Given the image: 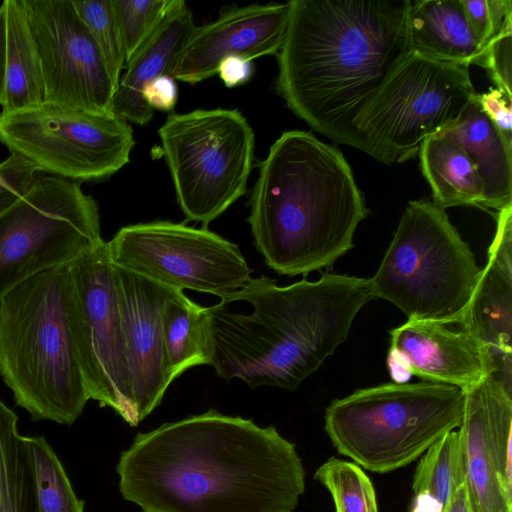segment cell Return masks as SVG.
Wrapping results in <instances>:
<instances>
[{"label": "cell", "mask_w": 512, "mask_h": 512, "mask_svg": "<svg viewBox=\"0 0 512 512\" xmlns=\"http://www.w3.org/2000/svg\"><path fill=\"white\" fill-rule=\"evenodd\" d=\"M116 471L142 512H293L305 491L295 444L215 409L138 433Z\"/></svg>", "instance_id": "obj_1"}, {"label": "cell", "mask_w": 512, "mask_h": 512, "mask_svg": "<svg viewBox=\"0 0 512 512\" xmlns=\"http://www.w3.org/2000/svg\"><path fill=\"white\" fill-rule=\"evenodd\" d=\"M410 0H292L277 54L288 108L334 142L357 148L353 122L411 52Z\"/></svg>", "instance_id": "obj_2"}, {"label": "cell", "mask_w": 512, "mask_h": 512, "mask_svg": "<svg viewBox=\"0 0 512 512\" xmlns=\"http://www.w3.org/2000/svg\"><path fill=\"white\" fill-rule=\"evenodd\" d=\"M370 280L324 273L287 286L267 276L206 307L211 364L227 381L293 391L344 343L358 312L374 299Z\"/></svg>", "instance_id": "obj_3"}, {"label": "cell", "mask_w": 512, "mask_h": 512, "mask_svg": "<svg viewBox=\"0 0 512 512\" xmlns=\"http://www.w3.org/2000/svg\"><path fill=\"white\" fill-rule=\"evenodd\" d=\"M367 214L341 151L310 132L291 130L260 164L247 222L265 263L293 277L331 269L353 247Z\"/></svg>", "instance_id": "obj_4"}, {"label": "cell", "mask_w": 512, "mask_h": 512, "mask_svg": "<svg viewBox=\"0 0 512 512\" xmlns=\"http://www.w3.org/2000/svg\"><path fill=\"white\" fill-rule=\"evenodd\" d=\"M69 265L27 279L0 302L1 378L33 421L63 425H72L90 400Z\"/></svg>", "instance_id": "obj_5"}, {"label": "cell", "mask_w": 512, "mask_h": 512, "mask_svg": "<svg viewBox=\"0 0 512 512\" xmlns=\"http://www.w3.org/2000/svg\"><path fill=\"white\" fill-rule=\"evenodd\" d=\"M463 411L464 392L456 386L391 382L333 400L324 429L339 454L382 474L412 463L458 430Z\"/></svg>", "instance_id": "obj_6"}, {"label": "cell", "mask_w": 512, "mask_h": 512, "mask_svg": "<svg viewBox=\"0 0 512 512\" xmlns=\"http://www.w3.org/2000/svg\"><path fill=\"white\" fill-rule=\"evenodd\" d=\"M481 269L445 210L408 203L370 284L408 320L460 324Z\"/></svg>", "instance_id": "obj_7"}, {"label": "cell", "mask_w": 512, "mask_h": 512, "mask_svg": "<svg viewBox=\"0 0 512 512\" xmlns=\"http://www.w3.org/2000/svg\"><path fill=\"white\" fill-rule=\"evenodd\" d=\"M469 65L410 52L353 122L357 149L385 163L413 158L475 96Z\"/></svg>", "instance_id": "obj_8"}, {"label": "cell", "mask_w": 512, "mask_h": 512, "mask_svg": "<svg viewBox=\"0 0 512 512\" xmlns=\"http://www.w3.org/2000/svg\"><path fill=\"white\" fill-rule=\"evenodd\" d=\"M158 134L178 204L188 221L207 225L246 192L255 136L238 110L172 113Z\"/></svg>", "instance_id": "obj_9"}, {"label": "cell", "mask_w": 512, "mask_h": 512, "mask_svg": "<svg viewBox=\"0 0 512 512\" xmlns=\"http://www.w3.org/2000/svg\"><path fill=\"white\" fill-rule=\"evenodd\" d=\"M104 242L97 202L77 181L36 176L0 215V302L27 279L67 266Z\"/></svg>", "instance_id": "obj_10"}, {"label": "cell", "mask_w": 512, "mask_h": 512, "mask_svg": "<svg viewBox=\"0 0 512 512\" xmlns=\"http://www.w3.org/2000/svg\"><path fill=\"white\" fill-rule=\"evenodd\" d=\"M0 142L35 169L74 180L111 176L125 166L135 145L132 127L102 116L43 103L0 114Z\"/></svg>", "instance_id": "obj_11"}, {"label": "cell", "mask_w": 512, "mask_h": 512, "mask_svg": "<svg viewBox=\"0 0 512 512\" xmlns=\"http://www.w3.org/2000/svg\"><path fill=\"white\" fill-rule=\"evenodd\" d=\"M106 243L115 266L175 290L221 298L252 277L238 245L206 227L155 220L124 226Z\"/></svg>", "instance_id": "obj_12"}, {"label": "cell", "mask_w": 512, "mask_h": 512, "mask_svg": "<svg viewBox=\"0 0 512 512\" xmlns=\"http://www.w3.org/2000/svg\"><path fill=\"white\" fill-rule=\"evenodd\" d=\"M75 323L90 399L137 426L116 274L107 243L69 265Z\"/></svg>", "instance_id": "obj_13"}, {"label": "cell", "mask_w": 512, "mask_h": 512, "mask_svg": "<svg viewBox=\"0 0 512 512\" xmlns=\"http://www.w3.org/2000/svg\"><path fill=\"white\" fill-rule=\"evenodd\" d=\"M41 60L44 102L114 116L116 86L71 0H23Z\"/></svg>", "instance_id": "obj_14"}, {"label": "cell", "mask_w": 512, "mask_h": 512, "mask_svg": "<svg viewBox=\"0 0 512 512\" xmlns=\"http://www.w3.org/2000/svg\"><path fill=\"white\" fill-rule=\"evenodd\" d=\"M291 15V1L250 4L223 11L213 22L197 26L168 75L189 84L217 74L228 57L252 60L277 55L284 43Z\"/></svg>", "instance_id": "obj_15"}, {"label": "cell", "mask_w": 512, "mask_h": 512, "mask_svg": "<svg viewBox=\"0 0 512 512\" xmlns=\"http://www.w3.org/2000/svg\"><path fill=\"white\" fill-rule=\"evenodd\" d=\"M114 269L134 403L141 422L160 404L174 381L161 325L163 306L171 288L115 265Z\"/></svg>", "instance_id": "obj_16"}, {"label": "cell", "mask_w": 512, "mask_h": 512, "mask_svg": "<svg viewBox=\"0 0 512 512\" xmlns=\"http://www.w3.org/2000/svg\"><path fill=\"white\" fill-rule=\"evenodd\" d=\"M387 368L394 383L412 376L422 381L466 390L490 376L489 365L476 341L464 330L447 325L407 320L390 331Z\"/></svg>", "instance_id": "obj_17"}, {"label": "cell", "mask_w": 512, "mask_h": 512, "mask_svg": "<svg viewBox=\"0 0 512 512\" xmlns=\"http://www.w3.org/2000/svg\"><path fill=\"white\" fill-rule=\"evenodd\" d=\"M459 326L481 348L490 376L512 393V206L497 214L487 263Z\"/></svg>", "instance_id": "obj_18"}, {"label": "cell", "mask_w": 512, "mask_h": 512, "mask_svg": "<svg viewBox=\"0 0 512 512\" xmlns=\"http://www.w3.org/2000/svg\"><path fill=\"white\" fill-rule=\"evenodd\" d=\"M464 392L461 439L465 488L472 512H512V483L503 472L493 441V419L506 388L491 376Z\"/></svg>", "instance_id": "obj_19"}, {"label": "cell", "mask_w": 512, "mask_h": 512, "mask_svg": "<svg viewBox=\"0 0 512 512\" xmlns=\"http://www.w3.org/2000/svg\"><path fill=\"white\" fill-rule=\"evenodd\" d=\"M189 7L174 0L162 20L125 67L113 99V115L138 125L147 124L154 110L142 97L143 88L168 74L177 55L196 28Z\"/></svg>", "instance_id": "obj_20"}, {"label": "cell", "mask_w": 512, "mask_h": 512, "mask_svg": "<svg viewBox=\"0 0 512 512\" xmlns=\"http://www.w3.org/2000/svg\"><path fill=\"white\" fill-rule=\"evenodd\" d=\"M407 36L411 52L445 62L479 65L486 51L461 0H410Z\"/></svg>", "instance_id": "obj_21"}, {"label": "cell", "mask_w": 512, "mask_h": 512, "mask_svg": "<svg viewBox=\"0 0 512 512\" xmlns=\"http://www.w3.org/2000/svg\"><path fill=\"white\" fill-rule=\"evenodd\" d=\"M441 134L458 143L474 163L484 185V208L499 212L512 206V148L481 109L477 93Z\"/></svg>", "instance_id": "obj_22"}, {"label": "cell", "mask_w": 512, "mask_h": 512, "mask_svg": "<svg viewBox=\"0 0 512 512\" xmlns=\"http://www.w3.org/2000/svg\"><path fill=\"white\" fill-rule=\"evenodd\" d=\"M5 69L1 113L33 109L44 102L41 60L23 0H5Z\"/></svg>", "instance_id": "obj_23"}, {"label": "cell", "mask_w": 512, "mask_h": 512, "mask_svg": "<svg viewBox=\"0 0 512 512\" xmlns=\"http://www.w3.org/2000/svg\"><path fill=\"white\" fill-rule=\"evenodd\" d=\"M421 171L432 190V203L445 210L473 205L484 208L485 191L478 171L455 141L439 134L424 140L419 151Z\"/></svg>", "instance_id": "obj_24"}, {"label": "cell", "mask_w": 512, "mask_h": 512, "mask_svg": "<svg viewBox=\"0 0 512 512\" xmlns=\"http://www.w3.org/2000/svg\"><path fill=\"white\" fill-rule=\"evenodd\" d=\"M161 325L170 373L175 380L187 369L211 364L212 342L206 307L171 289L163 306Z\"/></svg>", "instance_id": "obj_25"}, {"label": "cell", "mask_w": 512, "mask_h": 512, "mask_svg": "<svg viewBox=\"0 0 512 512\" xmlns=\"http://www.w3.org/2000/svg\"><path fill=\"white\" fill-rule=\"evenodd\" d=\"M464 484L462 444L458 430H454L421 455L409 512H445L453 493Z\"/></svg>", "instance_id": "obj_26"}, {"label": "cell", "mask_w": 512, "mask_h": 512, "mask_svg": "<svg viewBox=\"0 0 512 512\" xmlns=\"http://www.w3.org/2000/svg\"><path fill=\"white\" fill-rule=\"evenodd\" d=\"M0 512H35L32 468L18 416L1 399Z\"/></svg>", "instance_id": "obj_27"}, {"label": "cell", "mask_w": 512, "mask_h": 512, "mask_svg": "<svg viewBox=\"0 0 512 512\" xmlns=\"http://www.w3.org/2000/svg\"><path fill=\"white\" fill-rule=\"evenodd\" d=\"M34 485L35 512H84V501L44 436H24Z\"/></svg>", "instance_id": "obj_28"}, {"label": "cell", "mask_w": 512, "mask_h": 512, "mask_svg": "<svg viewBox=\"0 0 512 512\" xmlns=\"http://www.w3.org/2000/svg\"><path fill=\"white\" fill-rule=\"evenodd\" d=\"M330 493L335 512H379L374 486L354 462L331 457L314 475Z\"/></svg>", "instance_id": "obj_29"}, {"label": "cell", "mask_w": 512, "mask_h": 512, "mask_svg": "<svg viewBox=\"0 0 512 512\" xmlns=\"http://www.w3.org/2000/svg\"><path fill=\"white\" fill-rule=\"evenodd\" d=\"M71 2L96 43L117 88L124 68V51L112 0H71Z\"/></svg>", "instance_id": "obj_30"}, {"label": "cell", "mask_w": 512, "mask_h": 512, "mask_svg": "<svg viewBox=\"0 0 512 512\" xmlns=\"http://www.w3.org/2000/svg\"><path fill=\"white\" fill-rule=\"evenodd\" d=\"M174 0H112L123 51L124 68L153 32Z\"/></svg>", "instance_id": "obj_31"}, {"label": "cell", "mask_w": 512, "mask_h": 512, "mask_svg": "<svg viewBox=\"0 0 512 512\" xmlns=\"http://www.w3.org/2000/svg\"><path fill=\"white\" fill-rule=\"evenodd\" d=\"M469 25L486 50L498 38L512 34L510 0H461Z\"/></svg>", "instance_id": "obj_32"}, {"label": "cell", "mask_w": 512, "mask_h": 512, "mask_svg": "<svg viewBox=\"0 0 512 512\" xmlns=\"http://www.w3.org/2000/svg\"><path fill=\"white\" fill-rule=\"evenodd\" d=\"M36 173L30 162L15 153L0 163V215L22 197L33 183Z\"/></svg>", "instance_id": "obj_33"}, {"label": "cell", "mask_w": 512, "mask_h": 512, "mask_svg": "<svg viewBox=\"0 0 512 512\" xmlns=\"http://www.w3.org/2000/svg\"><path fill=\"white\" fill-rule=\"evenodd\" d=\"M512 34L502 36L486 49L480 66L487 69L497 88L512 96Z\"/></svg>", "instance_id": "obj_34"}, {"label": "cell", "mask_w": 512, "mask_h": 512, "mask_svg": "<svg viewBox=\"0 0 512 512\" xmlns=\"http://www.w3.org/2000/svg\"><path fill=\"white\" fill-rule=\"evenodd\" d=\"M477 99L504 142L512 148V96L496 87L477 94Z\"/></svg>", "instance_id": "obj_35"}, {"label": "cell", "mask_w": 512, "mask_h": 512, "mask_svg": "<svg viewBox=\"0 0 512 512\" xmlns=\"http://www.w3.org/2000/svg\"><path fill=\"white\" fill-rule=\"evenodd\" d=\"M142 97L153 110L171 111L178 97L175 79L168 74L159 76L143 88Z\"/></svg>", "instance_id": "obj_36"}, {"label": "cell", "mask_w": 512, "mask_h": 512, "mask_svg": "<svg viewBox=\"0 0 512 512\" xmlns=\"http://www.w3.org/2000/svg\"><path fill=\"white\" fill-rule=\"evenodd\" d=\"M253 73V61L242 57H228L224 59L217 71V74L228 88L246 83L250 80Z\"/></svg>", "instance_id": "obj_37"}, {"label": "cell", "mask_w": 512, "mask_h": 512, "mask_svg": "<svg viewBox=\"0 0 512 512\" xmlns=\"http://www.w3.org/2000/svg\"><path fill=\"white\" fill-rule=\"evenodd\" d=\"M445 512H472L467 497L465 484L453 493L445 509Z\"/></svg>", "instance_id": "obj_38"}, {"label": "cell", "mask_w": 512, "mask_h": 512, "mask_svg": "<svg viewBox=\"0 0 512 512\" xmlns=\"http://www.w3.org/2000/svg\"><path fill=\"white\" fill-rule=\"evenodd\" d=\"M4 69H5V15L4 8L0 6V102L2 100L4 88Z\"/></svg>", "instance_id": "obj_39"}]
</instances>
